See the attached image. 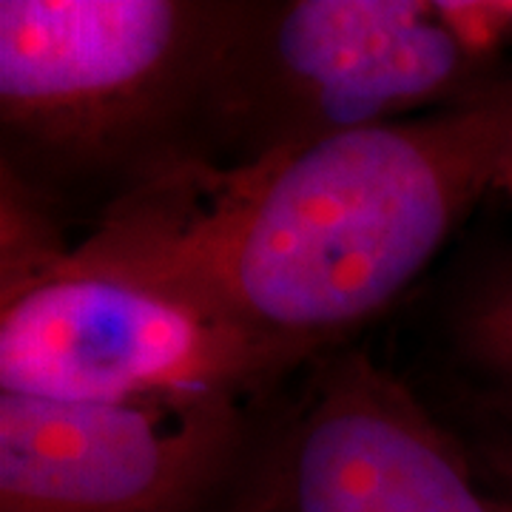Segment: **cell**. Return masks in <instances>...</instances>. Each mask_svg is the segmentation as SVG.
<instances>
[{
  "label": "cell",
  "mask_w": 512,
  "mask_h": 512,
  "mask_svg": "<svg viewBox=\"0 0 512 512\" xmlns=\"http://www.w3.org/2000/svg\"><path fill=\"white\" fill-rule=\"evenodd\" d=\"M458 342L484 376L512 393V268L495 274L464 302Z\"/></svg>",
  "instance_id": "7"
},
{
  "label": "cell",
  "mask_w": 512,
  "mask_h": 512,
  "mask_svg": "<svg viewBox=\"0 0 512 512\" xmlns=\"http://www.w3.org/2000/svg\"><path fill=\"white\" fill-rule=\"evenodd\" d=\"M512 171V80L396 123L177 165L66 248L202 316L274 379L396 302Z\"/></svg>",
  "instance_id": "1"
},
{
  "label": "cell",
  "mask_w": 512,
  "mask_h": 512,
  "mask_svg": "<svg viewBox=\"0 0 512 512\" xmlns=\"http://www.w3.org/2000/svg\"><path fill=\"white\" fill-rule=\"evenodd\" d=\"M256 512H495L487 481L365 353L322 370L259 476Z\"/></svg>",
  "instance_id": "6"
},
{
  "label": "cell",
  "mask_w": 512,
  "mask_h": 512,
  "mask_svg": "<svg viewBox=\"0 0 512 512\" xmlns=\"http://www.w3.org/2000/svg\"><path fill=\"white\" fill-rule=\"evenodd\" d=\"M231 393L46 402L0 393V512H256Z\"/></svg>",
  "instance_id": "4"
},
{
  "label": "cell",
  "mask_w": 512,
  "mask_h": 512,
  "mask_svg": "<svg viewBox=\"0 0 512 512\" xmlns=\"http://www.w3.org/2000/svg\"><path fill=\"white\" fill-rule=\"evenodd\" d=\"M495 40L464 3H248L222 60L200 163L274 151L450 109L484 80Z\"/></svg>",
  "instance_id": "3"
},
{
  "label": "cell",
  "mask_w": 512,
  "mask_h": 512,
  "mask_svg": "<svg viewBox=\"0 0 512 512\" xmlns=\"http://www.w3.org/2000/svg\"><path fill=\"white\" fill-rule=\"evenodd\" d=\"M487 467V487L493 495L495 512H512V439H493L481 447Z\"/></svg>",
  "instance_id": "8"
},
{
  "label": "cell",
  "mask_w": 512,
  "mask_h": 512,
  "mask_svg": "<svg viewBox=\"0 0 512 512\" xmlns=\"http://www.w3.org/2000/svg\"><path fill=\"white\" fill-rule=\"evenodd\" d=\"M245 9L214 0H3V177L52 211L63 194L117 202L202 160L222 60Z\"/></svg>",
  "instance_id": "2"
},
{
  "label": "cell",
  "mask_w": 512,
  "mask_h": 512,
  "mask_svg": "<svg viewBox=\"0 0 512 512\" xmlns=\"http://www.w3.org/2000/svg\"><path fill=\"white\" fill-rule=\"evenodd\" d=\"M467 12L484 26V32L495 43L504 35H512V3H467Z\"/></svg>",
  "instance_id": "9"
},
{
  "label": "cell",
  "mask_w": 512,
  "mask_h": 512,
  "mask_svg": "<svg viewBox=\"0 0 512 512\" xmlns=\"http://www.w3.org/2000/svg\"><path fill=\"white\" fill-rule=\"evenodd\" d=\"M63 254L0 293V393L131 402L174 393L242 396L271 379L239 342L194 311Z\"/></svg>",
  "instance_id": "5"
}]
</instances>
